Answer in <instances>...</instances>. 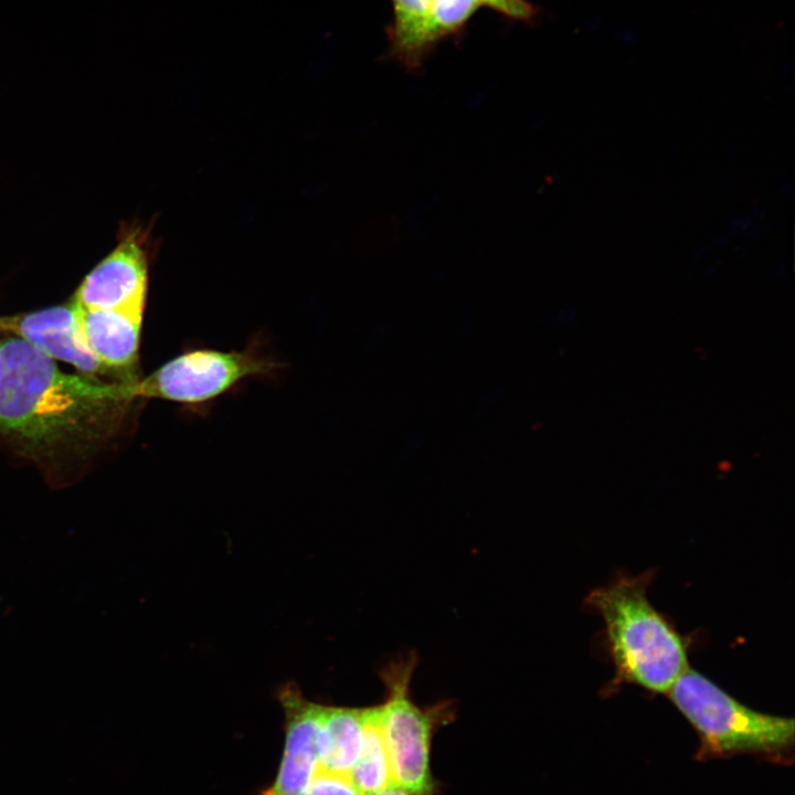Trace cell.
Instances as JSON below:
<instances>
[{"mask_svg": "<svg viewBox=\"0 0 795 795\" xmlns=\"http://www.w3.org/2000/svg\"><path fill=\"white\" fill-rule=\"evenodd\" d=\"M129 401L127 380L65 373L19 337L0 341V435L35 447L89 439Z\"/></svg>", "mask_w": 795, "mask_h": 795, "instance_id": "6da1fadb", "label": "cell"}, {"mask_svg": "<svg viewBox=\"0 0 795 795\" xmlns=\"http://www.w3.org/2000/svg\"><path fill=\"white\" fill-rule=\"evenodd\" d=\"M650 576L622 575L593 590L586 603L605 622L616 680L668 692L689 668L687 651L679 634L646 596Z\"/></svg>", "mask_w": 795, "mask_h": 795, "instance_id": "7a4b0ae2", "label": "cell"}, {"mask_svg": "<svg viewBox=\"0 0 795 795\" xmlns=\"http://www.w3.org/2000/svg\"><path fill=\"white\" fill-rule=\"evenodd\" d=\"M416 665V654L410 653L380 669L386 692L384 702L379 704L380 729L393 784L415 795H436L431 770L433 735L454 720L455 712L448 700L424 708L412 701L410 683Z\"/></svg>", "mask_w": 795, "mask_h": 795, "instance_id": "3957f363", "label": "cell"}, {"mask_svg": "<svg viewBox=\"0 0 795 795\" xmlns=\"http://www.w3.org/2000/svg\"><path fill=\"white\" fill-rule=\"evenodd\" d=\"M668 693L710 751L776 755L793 745V719L757 712L690 668Z\"/></svg>", "mask_w": 795, "mask_h": 795, "instance_id": "277c9868", "label": "cell"}, {"mask_svg": "<svg viewBox=\"0 0 795 795\" xmlns=\"http://www.w3.org/2000/svg\"><path fill=\"white\" fill-rule=\"evenodd\" d=\"M277 364L250 350H193L180 354L141 380H128L130 400L161 399L195 404L212 400L241 380L273 372Z\"/></svg>", "mask_w": 795, "mask_h": 795, "instance_id": "5b68a950", "label": "cell"}, {"mask_svg": "<svg viewBox=\"0 0 795 795\" xmlns=\"http://www.w3.org/2000/svg\"><path fill=\"white\" fill-rule=\"evenodd\" d=\"M285 714V749L275 782L261 795H298L319 767L326 706L307 700L292 683L278 692Z\"/></svg>", "mask_w": 795, "mask_h": 795, "instance_id": "8992f818", "label": "cell"}, {"mask_svg": "<svg viewBox=\"0 0 795 795\" xmlns=\"http://www.w3.org/2000/svg\"><path fill=\"white\" fill-rule=\"evenodd\" d=\"M148 267L140 240L130 235L83 280L74 303L82 309H144Z\"/></svg>", "mask_w": 795, "mask_h": 795, "instance_id": "52a82bcc", "label": "cell"}, {"mask_svg": "<svg viewBox=\"0 0 795 795\" xmlns=\"http://www.w3.org/2000/svg\"><path fill=\"white\" fill-rule=\"evenodd\" d=\"M0 329L23 339L52 359L71 363L85 373L105 367L89 349L74 301L44 310L0 318Z\"/></svg>", "mask_w": 795, "mask_h": 795, "instance_id": "ba28073f", "label": "cell"}, {"mask_svg": "<svg viewBox=\"0 0 795 795\" xmlns=\"http://www.w3.org/2000/svg\"><path fill=\"white\" fill-rule=\"evenodd\" d=\"M78 311L86 342L98 361L105 368L130 369L138 357L144 309L78 307Z\"/></svg>", "mask_w": 795, "mask_h": 795, "instance_id": "9c48e42d", "label": "cell"}, {"mask_svg": "<svg viewBox=\"0 0 795 795\" xmlns=\"http://www.w3.org/2000/svg\"><path fill=\"white\" fill-rule=\"evenodd\" d=\"M364 708L326 706L319 770L348 775L362 748Z\"/></svg>", "mask_w": 795, "mask_h": 795, "instance_id": "30bf717a", "label": "cell"}, {"mask_svg": "<svg viewBox=\"0 0 795 795\" xmlns=\"http://www.w3.org/2000/svg\"><path fill=\"white\" fill-rule=\"evenodd\" d=\"M393 21L389 26L390 56L409 71H417L433 45L430 18L433 0H391Z\"/></svg>", "mask_w": 795, "mask_h": 795, "instance_id": "8fae6325", "label": "cell"}, {"mask_svg": "<svg viewBox=\"0 0 795 795\" xmlns=\"http://www.w3.org/2000/svg\"><path fill=\"white\" fill-rule=\"evenodd\" d=\"M379 706L364 708L363 742L349 773L352 784L364 795L393 784L390 762L380 729Z\"/></svg>", "mask_w": 795, "mask_h": 795, "instance_id": "7c38bea8", "label": "cell"}, {"mask_svg": "<svg viewBox=\"0 0 795 795\" xmlns=\"http://www.w3.org/2000/svg\"><path fill=\"white\" fill-rule=\"evenodd\" d=\"M481 7L480 0H433L430 18V41L457 33Z\"/></svg>", "mask_w": 795, "mask_h": 795, "instance_id": "4fadbf2b", "label": "cell"}, {"mask_svg": "<svg viewBox=\"0 0 795 795\" xmlns=\"http://www.w3.org/2000/svg\"><path fill=\"white\" fill-rule=\"evenodd\" d=\"M298 795H362L348 775L317 770Z\"/></svg>", "mask_w": 795, "mask_h": 795, "instance_id": "5bb4252c", "label": "cell"}, {"mask_svg": "<svg viewBox=\"0 0 795 795\" xmlns=\"http://www.w3.org/2000/svg\"><path fill=\"white\" fill-rule=\"evenodd\" d=\"M481 6L516 21L530 22L539 10L527 0H480Z\"/></svg>", "mask_w": 795, "mask_h": 795, "instance_id": "9a60e30c", "label": "cell"}, {"mask_svg": "<svg viewBox=\"0 0 795 795\" xmlns=\"http://www.w3.org/2000/svg\"><path fill=\"white\" fill-rule=\"evenodd\" d=\"M364 795H415L412 792L407 791L406 788H403L396 784H392L383 789L364 794Z\"/></svg>", "mask_w": 795, "mask_h": 795, "instance_id": "2e32d148", "label": "cell"}]
</instances>
